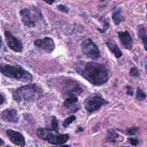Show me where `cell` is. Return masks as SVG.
Wrapping results in <instances>:
<instances>
[{
	"mask_svg": "<svg viewBox=\"0 0 147 147\" xmlns=\"http://www.w3.org/2000/svg\"><path fill=\"white\" fill-rule=\"evenodd\" d=\"M123 137L121 135L118 134L115 130L113 129L108 130L106 136V140L109 142H121L123 141Z\"/></svg>",
	"mask_w": 147,
	"mask_h": 147,
	"instance_id": "cell-14",
	"label": "cell"
},
{
	"mask_svg": "<svg viewBox=\"0 0 147 147\" xmlns=\"http://www.w3.org/2000/svg\"><path fill=\"white\" fill-rule=\"evenodd\" d=\"M138 128L137 127H131L130 128H128L126 131L127 134H130V135H134L136 134H137V131H138Z\"/></svg>",
	"mask_w": 147,
	"mask_h": 147,
	"instance_id": "cell-23",
	"label": "cell"
},
{
	"mask_svg": "<svg viewBox=\"0 0 147 147\" xmlns=\"http://www.w3.org/2000/svg\"><path fill=\"white\" fill-rule=\"evenodd\" d=\"M129 140L131 144L134 145V146H136L139 143V141H138V140L137 138H130Z\"/></svg>",
	"mask_w": 147,
	"mask_h": 147,
	"instance_id": "cell-26",
	"label": "cell"
},
{
	"mask_svg": "<svg viewBox=\"0 0 147 147\" xmlns=\"http://www.w3.org/2000/svg\"><path fill=\"white\" fill-rule=\"evenodd\" d=\"M111 18L115 25H118L121 22L124 21L125 18L122 14L121 7H117L114 10L112 13Z\"/></svg>",
	"mask_w": 147,
	"mask_h": 147,
	"instance_id": "cell-16",
	"label": "cell"
},
{
	"mask_svg": "<svg viewBox=\"0 0 147 147\" xmlns=\"http://www.w3.org/2000/svg\"><path fill=\"white\" fill-rule=\"evenodd\" d=\"M3 143H4L3 141L0 138V146H1L2 144H3Z\"/></svg>",
	"mask_w": 147,
	"mask_h": 147,
	"instance_id": "cell-30",
	"label": "cell"
},
{
	"mask_svg": "<svg viewBox=\"0 0 147 147\" xmlns=\"http://www.w3.org/2000/svg\"><path fill=\"white\" fill-rule=\"evenodd\" d=\"M42 90L36 84H30L18 88L13 93V98L17 102L34 101L42 95Z\"/></svg>",
	"mask_w": 147,
	"mask_h": 147,
	"instance_id": "cell-2",
	"label": "cell"
},
{
	"mask_svg": "<svg viewBox=\"0 0 147 147\" xmlns=\"http://www.w3.org/2000/svg\"><path fill=\"white\" fill-rule=\"evenodd\" d=\"M52 129L56 132L58 131V122L55 117H53L52 119Z\"/></svg>",
	"mask_w": 147,
	"mask_h": 147,
	"instance_id": "cell-21",
	"label": "cell"
},
{
	"mask_svg": "<svg viewBox=\"0 0 147 147\" xmlns=\"http://www.w3.org/2000/svg\"><path fill=\"white\" fill-rule=\"evenodd\" d=\"M7 135L9 137L10 141L14 144L20 147H24L25 145V140L23 135L18 131L7 130L6 131Z\"/></svg>",
	"mask_w": 147,
	"mask_h": 147,
	"instance_id": "cell-10",
	"label": "cell"
},
{
	"mask_svg": "<svg viewBox=\"0 0 147 147\" xmlns=\"http://www.w3.org/2000/svg\"><path fill=\"white\" fill-rule=\"evenodd\" d=\"M58 147H70V146L68 145H62V146H60Z\"/></svg>",
	"mask_w": 147,
	"mask_h": 147,
	"instance_id": "cell-31",
	"label": "cell"
},
{
	"mask_svg": "<svg viewBox=\"0 0 147 147\" xmlns=\"http://www.w3.org/2000/svg\"><path fill=\"white\" fill-rule=\"evenodd\" d=\"M76 119V117L74 115H72V116H69V117L67 118L64 122H63V126L64 127H68L70 124H71L74 121H75Z\"/></svg>",
	"mask_w": 147,
	"mask_h": 147,
	"instance_id": "cell-20",
	"label": "cell"
},
{
	"mask_svg": "<svg viewBox=\"0 0 147 147\" xmlns=\"http://www.w3.org/2000/svg\"><path fill=\"white\" fill-rule=\"evenodd\" d=\"M105 44L110 51L114 54L116 58H119L122 56V51L116 44H114L111 41H106Z\"/></svg>",
	"mask_w": 147,
	"mask_h": 147,
	"instance_id": "cell-15",
	"label": "cell"
},
{
	"mask_svg": "<svg viewBox=\"0 0 147 147\" xmlns=\"http://www.w3.org/2000/svg\"><path fill=\"white\" fill-rule=\"evenodd\" d=\"M120 42L126 49H131L133 47V40L127 31H121L118 33Z\"/></svg>",
	"mask_w": 147,
	"mask_h": 147,
	"instance_id": "cell-12",
	"label": "cell"
},
{
	"mask_svg": "<svg viewBox=\"0 0 147 147\" xmlns=\"http://www.w3.org/2000/svg\"><path fill=\"white\" fill-rule=\"evenodd\" d=\"M34 45L38 51L44 53H51L55 48L53 39L49 37H45L43 38L35 40Z\"/></svg>",
	"mask_w": 147,
	"mask_h": 147,
	"instance_id": "cell-7",
	"label": "cell"
},
{
	"mask_svg": "<svg viewBox=\"0 0 147 147\" xmlns=\"http://www.w3.org/2000/svg\"><path fill=\"white\" fill-rule=\"evenodd\" d=\"M106 1V0H99L100 2H103V1Z\"/></svg>",
	"mask_w": 147,
	"mask_h": 147,
	"instance_id": "cell-33",
	"label": "cell"
},
{
	"mask_svg": "<svg viewBox=\"0 0 147 147\" xmlns=\"http://www.w3.org/2000/svg\"><path fill=\"white\" fill-rule=\"evenodd\" d=\"M4 36L7 46L16 52H21L22 46L21 42L9 31H5Z\"/></svg>",
	"mask_w": 147,
	"mask_h": 147,
	"instance_id": "cell-9",
	"label": "cell"
},
{
	"mask_svg": "<svg viewBox=\"0 0 147 147\" xmlns=\"http://www.w3.org/2000/svg\"><path fill=\"white\" fill-rule=\"evenodd\" d=\"M1 46H2V40H1V38L0 37V48H1Z\"/></svg>",
	"mask_w": 147,
	"mask_h": 147,
	"instance_id": "cell-32",
	"label": "cell"
},
{
	"mask_svg": "<svg viewBox=\"0 0 147 147\" xmlns=\"http://www.w3.org/2000/svg\"><path fill=\"white\" fill-rule=\"evenodd\" d=\"M108 103L99 94H93L84 101V107L89 112H94L99 110L103 105Z\"/></svg>",
	"mask_w": 147,
	"mask_h": 147,
	"instance_id": "cell-5",
	"label": "cell"
},
{
	"mask_svg": "<svg viewBox=\"0 0 147 147\" xmlns=\"http://www.w3.org/2000/svg\"><path fill=\"white\" fill-rule=\"evenodd\" d=\"M146 97V94L141 90V89L140 87H138L137 88L136 91V98L138 100H142L145 99Z\"/></svg>",
	"mask_w": 147,
	"mask_h": 147,
	"instance_id": "cell-19",
	"label": "cell"
},
{
	"mask_svg": "<svg viewBox=\"0 0 147 147\" xmlns=\"http://www.w3.org/2000/svg\"><path fill=\"white\" fill-rule=\"evenodd\" d=\"M63 93L67 98L79 95L82 92L83 90L79 84L75 80H66L63 87Z\"/></svg>",
	"mask_w": 147,
	"mask_h": 147,
	"instance_id": "cell-8",
	"label": "cell"
},
{
	"mask_svg": "<svg viewBox=\"0 0 147 147\" xmlns=\"http://www.w3.org/2000/svg\"><path fill=\"white\" fill-rule=\"evenodd\" d=\"M129 74L130 76H133V77H137V76H139V75H140L139 71L136 67H132L130 69Z\"/></svg>",
	"mask_w": 147,
	"mask_h": 147,
	"instance_id": "cell-22",
	"label": "cell"
},
{
	"mask_svg": "<svg viewBox=\"0 0 147 147\" xmlns=\"http://www.w3.org/2000/svg\"><path fill=\"white\" fill-rule=\"evenodd\" d=\"M0 72L3 75L20 81H32V75L21 67L9 64H0Z\"/></svg>",
	"mask_w": 147,
	"mask_h": 147,
	"instance_id": "cell-3",
	"label": "cell"
},
{
	"mask_svg": "<svg viewBox=\"0 0 147 147\" xmlns=\"http://www.w3.org/2000/svg\"><path fill=\"white\" fill-rule=\"evenodd\" d=\"M109 26H110V24L108 22H105V24H104V28L103 29H98V30L99 31V32L100 33H104L105 32L107 29L109 28Z\"/></svg>",
	"mask_w": 147,
	"mask_h": 147,
	"instance_id": "cell-25",
	"label": "cell"
},
{
	"mask_svg": "<svg viewBox=\"0 0 147 147\" xmlns=\"http://www.w3.org/2000/svg\"><path fill=\"white\" fill-rule=\"evenodd\" d=\"M146 10H147V5H146Z\"/></svg>",
	"mask_w": 147,
	"mask_h": 147,
	"instance_id": "cell-35",
	"label": "cell"
},
{
	"mask_svg": "<svg viewBox=\"0 0 147 147\" xmlns=\"http://www.w3.org/2000/svg\"><path fill=\"white\" fill-rule=\"evenodd\" d=\"M52 129L47 128H39L37 130V136L48 142L55 144H62L66 142L69 139V136L67 134H60Z\"/></svg>",
	"mask_w": 147,
	"mask_h": 147,
	"instance_id": "cell-4",
	"label": "cell"
},
{
	"mask_svg": "<svg viewBox=\"0 0 147 147\" xmlns=\"http://www.w3.org/2000/svg\"><path fill=\"white\" fill-rule=\"evenodd\" d=\"M125 147H130V146H125Z\"/></svg>",
	"mask_w": 147,
	"mask_h": 147,
	"instance_id": "cell-34",
	"label": "cell"
},
{
	"mask_svg": "<svg viewBox=\"0 0 147 147\" xmlns=\"http://www.w3.org/2000/svg\"><path fill=\"white\" fill-rule=\"evenodd\" d=\"M126 88H127V94L130 96H132L133 94V90L132 87L130 86H126Z\"/></svg>",
	"mask_w": 147,
	"mask_h": 147,
	"instance_id": "cell-27",
	"label": "cell"
},
{
	"mask_svg": "<svg viewBox=\"0 0 147 147\" xmlns=\"http://www.w3.org/2000/svg\"><path fill=\"white\" fill-rule=\"evenodd\" d=\"M42 1H44L45 3H47L49 4V5L52 4L55 1V0H42Z\"/></svg>",
	"mask_w": 147,
	"mask_h": 147,
	"instance_id": "cell-29",
	"label": "cell"
},
{
	"mask_svg": "<svg viewBox=\"0 0 147 147\" xmlns=\"http://www.w3.org/2000/svg\"><path fill=\"white\" fill-rule=\"evenodd\" d=\"M5 101V98L2 94L0 93V105H2Z\"/></svg>",
	"mask_w": 147,
	"mask_h": 147,
	"instance_id": "cell-28",
	"label": "cell"
},
{
	"mask_svg": "<svg viewBox=\"0 0 147 147\" xmlns=\"http://www.w3.org/2000/svg\"><path fill=\"white\" fill-rule=\"evenodd\" d=\"M1 118L9 122H17L18 120L17 112L15 109H6L1 114Z\"/></svg>",
	"mask_w": 147,
	"mask_h": 147,
	"instance_id": "cell-13",
	"label": "cell"
},
{
	"mask_svg": "<svg viewBox=\"0 0 147 147\" xmlns=\"http://www.w3.org/2000/svg\"><path fill=\"white\" fill-rule=\"evenodd\" d=\"M20 14L24 24L29 27L32 28L35 26V21L32 17L30 10L28 8H24L20 10Z\"/></svg>",
	"mask_w": 147,
	"mask_h": 147,
	"instance_id": "cell-11",
	"label": "cell"
},
{
	"mask_svg": "<svg viewBox=\"0 0 147 147\" xmlns=\"http://www.w3.org/2000/svg\"><path fill=\"white\" fill-rule=\"evenodd\" d=\"M137 34L138 37L141 39L144 47L145 50L147 51V34L143 25L141 24L138 25L137 28Z\"/></svg>",
	"mask_w": 147,
	"mask_h": 147,
	"instance_id": "cell-17",
	"label": "cell"
},
{
	"mask_svg": "<svg viewBox=\"0 0 147 147\" xmlns=\"http://www.w3.org/2000/svg\"><path fill=\"white\" fill-rule=\"evenodd\" d=\"M83 54L88 58L97 59L100 56V51L96 44L90 38L84 40L81 44Z\"/></svg>",
	"mask_w": 147,
	"mask_h": 147,
	"instance_id": "cell-6",
	"label": "cell"
},
{
	"mask_svg": "<svg viewBox=\"0 0 147 147\" xmlns=\"http://www.w3.org/2000/svg\"><path fill=\"white\" fill-rule=\"evenodd\" d=\"M78 101V98L76 96H69L66 98L64 102V105L68 108H72L75 107L76 103Z\"/></svg>",
	"mask_w": 147,
	"mask_h": 147,
	"instance_id": "cell-18",
	"label": "cell"
},
{
	"mask_svg": "<svg viewBox=\"0 0 147 147\" xmlns=\"http://www.w3.org/2000/svg\"><path fill=\"white\" fill-rule=\"evenodd\" d=\"M57 9L61 11H63V12H65V13H67L69 11V9L68 8L67 6H65V5H59L57 6Z\"/></svg>",
	"mask_w": 147,
	"mask_h": 147,
	"instance_id": "cell-24",
	"label": "cell"
},
{
	"mask_svg": "<svg viewBox=\"0 0 147 147\" xmlns=\"http://www.w3.org/2000/svg\"><path fill=\"white\" fill-rule=\"evenodd\" d=\"M82 76L91 84L102 86L108 80V71L106 66L96 62H88L81 71Z\"/></svg>",
	"mask_w": 147,
	"mask_h": 147,
	"instance_id": "cell-1",
	"label": "cell"
}]
</instances>
